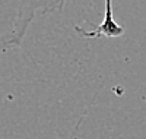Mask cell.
Here are the masks:
<instances>
[{"label":"cell","instance_id":"cell-1","mask_svg":"<svg viewBox=\"0 0 146 139\" xmlns=\"http://www.w3.org/2000/svg\"><path fill=\"white\" fill-rule=\"evenodd\" d=\"M76 32H79L82 37H86V38H100V37H120L123 35L124 32V28L120 27V25L114 21V16H113V2L107 0L105 2V16H104V21L100 27H96L95 29L92 31H83L80 27H75Z\"/></svg>","mask_w":146,"mask_h":139}]
</instances>
